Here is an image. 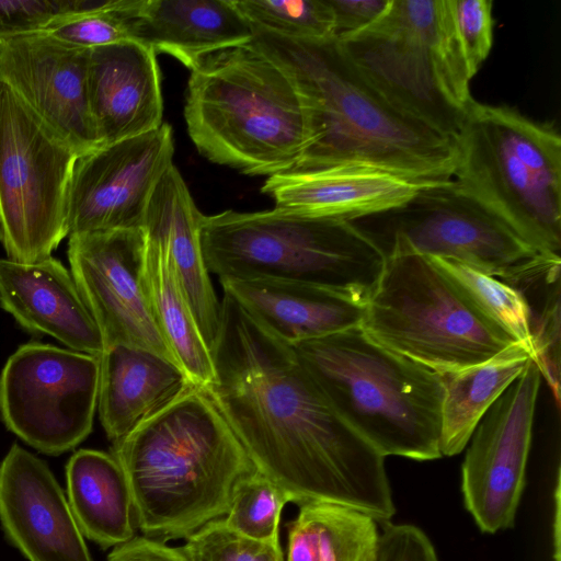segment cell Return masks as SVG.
I'll return each mask as SVG.
<instances>
[{
	"label": "cell",
	"instance_id": "cell-12",
	"mask_svg": "<svg viewBox=\"0 0 561 561\" xmlns=\"http://www.w3.org/2000/svg\"><path fill=\"white\" fill-rule=\"evenodd\" d=\"M100 357L30 342L0 374V419L41 453L57 456L92 432L98 407Z\"/></svg>",
	"mask_w": 561,
	"mask_h": 561
},
{
	"label": "cell",
	"instance_id": "cell-15",
	"mask_svg": "<svg viewBox=\"0 0 561 561\" xmlns=\"http://www.w3.org/2000/svg\"><path fill=\"white\" fill-rule=\"evenodd\" d=\"M173 133L150 131L101 146L77 158L68 187V236L141 229L152 192L173 164Z\"/></svg>",
	"mask_w": 561,
	"mask_h": 561
},
{
	"label": "cell",
	"instance_id": "cell-13",
	"mask_svg": "<svg viewBox=\"0 0 561 561\" xmlns=\"http://www.w3.org/2000/svg\"><path fill=\"white\" fill-rule=\"evenodd\" d=\"M541 373L531 359L476 427L461 466L467 511L489 534L513 527L525 488Z\"/></svg>",
	"mask_w": 561,
	"mask_h": 561
},
{
	"label": "cell",
	"instance_id": "cell-16",
	"mask_svg": "<svg viewBox=\"0 0 561 561\" xmlns=\"http://www.w3.org/2000/svg\"><path fill=\"white\" fill-rule=\"evenodd\" d=\"M90 49L46 32L0 39V79L79 156L100 147L90 113Z\"/></svg>",
	"mask_w": 561,
	"mask_h": 561
},
{
	"label": "cell",
	"instance_id": "cell-35",
	"mask_svg": "<svg viewBox=\"0 0 561 561\" xmlns=\"http://www.w3.org/2000/svg\"><path fill=\"white\" fill-rule=\"evenodd\" d=\"M107 0H0V39L44 32L57 20L103 7Z\"/></svg>",
	"mask_w": 561,
	"mask_h": 561
},
{
	"label": "cell",
	"instance_id": "cell-4",
	"mask_svg": "<svg viewBox=\"0 0 561 561\" xmlns=\"http://www.w3.org/2000/svg\"><path fill=\"white\" fill-rule=\"evenodd\" d=\"M184 117L202 156L249 175L294 170L313 137L291 78L251 44L213 54L191 70Z\"/></svg>",
	"mask_w": 561,
	"mask_h": 561
},
{
	"label": "cell",
	"instance_id": "cell-1",
	"mask_svg": "<svg viewBox=\"0 0 561 561\" xmlns=\"http://www.w3.org/2000/svg\"><path fill=\"white\" fill-rule=\"evenodd\" d=\"M205 393L259 472L298 506L327 502L386 523L396 513L385 457L334 410L291 345L229 295Z\"/></svg>",
	"mask_w": 561,
	"mask_h": 561
},
{
	"label": "cell",
	"instance_id": "cell-22",
	"mask_svg": "<svg viewBox=\"0 0 561 561\" xmlns=\"http://www.w3.org/2000/svg\"><path fill=\"white\" fill-rule=\"evenodd\" d=\"M232 297L262 328L297 343L360 325L365 304L332 288L279 279H224Z\"/></svg>",
	"mask_w": 561,
	"mask_h": 561
},
{
	"label": "cell",
	"instance_id": "cell-32",
	"mask_svg": "<svg viewBox=\"0 0 561 561\" xmlns=\"http://www.w3.org/2000/svg\"><path fill=\"white\" fill-rule=\"evenodd\" d=\"M289 495L257 470L237 486L226 525L238 534L261 541L278 539L280 514Z\"/></svg>",
	"mask_w": 561,
	"mask_h": 561
},
{
	"label": "cell",
	"instance_id": "cell-30",
	"mask_svg": "<svg viewBox=\"0 0 561 561\" xmlns=\"http://www.w3.org/2000/svg\"><path fill=\"white\" fill-rule=\"evenodd\" d=\"M472 304L535 360L529 307L516 288L454 260L431 257Z\"/></svg>",
	"mask_w": 561,
	"mask_h": 561
},
{
	"label": "cell",
	"instance_id": "cell-25",
	"mask_svg": "<svg viewBox=\"0 0 561 561\" xmlns=\"http://www.w3.org/2000/svg\"><path fill=\"white\" fill-rule=\"evenodd\" d=\"M67 500L84 537L102 549L136 537L131 494L112 454L79 449L66 465Z\"/></svg>",
	"mask_w": 561,
	"mask_h": 561
},
{
	"label": "cell",
	"instance_id": "cell-36",
	"mask_svg": "<svg viewBox=\"0 0 561 561\" xmlns=\"http://www.w3.org/2000/svg\"><path fill=\"white\" fill-rule=\"evenodd\" d=\"M459 48L472 79L488 58L493 45L491 0H449Z\"/></svg>",
	"mask_w": 561,
	"mask_h": 561
},
{
	"label": "cell",
	"instance_id": "cell-38",
	"mask_svg": "<svg viewBox=\"0 0 561 561\" xmlns=\"http://www.w3.org/2000/svg\"><path fill=\"white\" fill-rule=\"evenodd\" d=\"M334 16L335 38L357 33L377 21L390 0H327Z\"/></svg>",
	"mask_w": 561,
	"mask_h": 561
},
{
	"label": "cell",
	"instance_id": "cell-29",
	"mask_svg": "<svg viewBox=\"0 0 561 561\" xmlns=\"http://www.w3.org/2000/svg\"><path fill=\"white\" fill-rule=\"evenodd\" d=\"M560 267L558 255H540L528 268L506 284L526 299L535 363L560 404Z\"/></svg>",
	"mask_w": 561,
	"mask_h": 561
},
{
	"label": "cell",
	"instance_id": "cell-20",
	"mask_svg": "<svg viewBox=\"0 0 561 561\" xmlns=\"http://www.w3.org/2000/svg\"><path fill=\"white\" fill-rule=\"evenodd\" d=\"M423 186L369 167L335 165L271 175L262 192L279 208L353 221L396 207Z\"/></svg>",
	"mask_w": 561,
	"mask_h": 561
},
{
	"label": "cell",
	"instance_id": "cell-39",
	"mask_svg": "<svg viewBox=\"0 0 561 561\" xmlns=\"http://www.w3.org/2000/svg\"><path fill=\"white\" fill-rule=\"evenodd\" d=\"M106 561H187V559L179 547H171L167 542L141 535L113 548Z\"/></svg>",
	"mask_w": 561,
	"mask_h": 561
},
{
	"label": "cell",
	"instance_id": "cell-5",
	"mask_svg": "<svg viewBox=\"0 0 561 561\" xmlns=\"http://www.w3.org/2000/svg\"><path fill=\"white\" fill-rule=\"evenodd\" d=\"M291 346L337 414L383 457H442V374L360 325Z\"/></svg>",
	"mask_w": 561,
	"mask_h": 561
},
{
	"label": "cell",
	"instance_id": "cell-37",
	"mask_svg": "<svg viewBox=\"0 0 561 561\" xmlns=\"http://www.w3.org/2000/svg\"><path fill=\"white\" fill-rule=\"evenodd\" d=\"M377 561H438L430 538L410 524L383 523Z\"/></svg>",
	"mask_w": 561,
	"mask_h": 561
},
{
	"label": "cell",
	"instance_id": "cell-9",
	"mask_svg": "<svg viewBox=\"0 0 561 561\" xmlns=\"http://www.w3.org/2000/svg\"><path fill=\"white\" fill-rule=\"evenodd\" d=\"M360 328L383 347L439 374L480 364L516 343L433 259L420 254L385 259Z\"/></svg>",
	"mask_w": 561,
	"mask_h": 561
},
{
	"label": "cell",
	"instance_id": "cell-10",
	"mask_svg": "<svg viewBox=\"0 0 561 561\" xmlns=\"http://www.w3.org/2000/svg\"><path fill=\"white\" fill-rule=\"evenodd\" d=\"M78 157L0 79V241L9 260H47L68 236L67 194Z\"/></svg>",
	"mask_w": 561,
	"mask_h": 561
},
{
	"label": "cell",
	"instance_id": "cell-2",
	"mask_svg": "<svg viewBox=\"0 0 561 561\" xmlns=\"http://www.w3.org/2000/svg\"><path fill=\"white\" fill-rule=\"evenodd\" d=\"M251 26L250 44L291 78L311 115L312 142L291 171L363 165L424 185L453 180L457 142L393 105L337 38L298 39Z\"/></svg>",
	"mask_w": 561,
	"mask_h": 561
},
{
	"label": "cell",
	"instance_id": "cell-6",
	"mask_svg": "<svg viewBox=\"0 0 561 561\" xmlns=\"http://www.w3.org/2000/svg\"><path fill=\"white\" fill-rule=\"evenodd\" d=\"M208 273L224 279H279L335 289L366 304L383 268L380 251L351 221L285 208L205 216Z\"/></svg>",
	"mask_w": 561,
	"mask_h": 561
},
{
	"label": "cell",
	"instance_id": "cell-3",
	"mask_svg": "<svg viewBox=\"0 0 561 561\" xmlns=\"http://www.w3.org/2000/svg\"><path fill=\"white\" fill-rule=\"evenodd\" d=\"M137 529L163 542L224 518L238 484L256 471L202 389L195 388L113 443Z\"/></svg>",
	"mask_w": 561,
	"mask_h": 561
},
{
	"label": "cell",
	"instance_id": "cell-19",
	"mask_svg": "<svg viewBox=\"0 0 561 561\" xmlns=\"http://www.w3.org/2000/svg\"><path fill=\"white\" fill-rule=\"evenodd\" d=\"M0 307L32 333L101 357L104 342L71 273L53 256L33 264L0 259Z\"/></svg>",
	"mask_w": 561,
	"mask_h": 561
},
{
	"label": "cell",
	"instance_id": "cell-17",
	"mask_svg": "<svg viewBox=\"0 0 561 561\" xmlns=\"http://www.w3.org/2000/svg\"><path fill=\"white\" fill-rule=\"evenodd\" d=\"M0 523L28 561H92L49 467L18 444L0 462Z\"/></svg>",
	"mask_w": 561,
	"mask_h": 561
},
{
	"label": "cell",
	"instance_id": "cell-26",
	"mask_svg": "<svg viewBox=\"0 0 561 561\" xmlns=\"http://www.w3.org/2000/svg\"><path fill=\"white\" fill-rule=\"evenodd\" d=\"M531 359L527 350L515 343L485 362L442 374V456L450 457L463 450L483 415Z\"/></svg>",
	"mask_w": 561,
	"mask_h": 561
},
{
	"label": "cell",
	"instance_id": "cell-8",
	"mask_svg": "<svg viewBox=\"0 0 561 561\" xmlns=\"http://www.w3.org/2000/svg\"><path fill=\"white\" fill-rule=\"evenodd\" d=\"M337 41L393 105L456 141L474 99L449 0H390L377 21Z\"/></svg>",
	"mask_w": 561,
	"mask_h": 561
},
{
	"label": "cell",
	"instance_id": "cell-31",
	"mask_svg": "<svg viewBox=\"0 0 561 561\" xmlns=\"http://www.w3.org/2000/svg\"><path fill=\"white\" fill-rule=\"evenodd\" d=\"M234 4L251 25L286 37H335L334 16L327 0H234Z\"/></svg>",
	"mask_w": 561,
	"mask_h": 561
},
{
	"label": "cell",
	"instance_id": "cell-14",
	"mask_svg": "<svg viewBox=\"0 0 561 561\" xmlns=\"http://www.w3.org/2000/svg\"><path fill=\"white\" fill-rule=\"evenodd\" d=\"M67 254L70 273L105 348L118 344L140 347L178 364L159 331L148 296L142 229L70 234Z\"/></svg>",
	"mask_w": 561,
	"mask_h": 561
},
{
	"label": "cell",
	"instance_id": "cell-33",
	"mask_svg": "<svg viewBox=\"0 0 561 561\" xmlns=\"http://www.w3.org/2000/svg\"><path fill=\"white\" fill-rule=\"evenodd\" d=\"M140 2L141 0H107L99 9L57 20L44 32L68 44L89 49L136 41L134 19Z\"/></svg>",
	"mask_w": 561,
	"mask_h": 561
},
{
	"label": "cell",
	"instance_id": "cell-18",
	"mask_svg": "<svg viewBox=\"0 0 561 561\" xmlns=\"http://www.w3.org/2000/svg\"><path fill=\"white\" fill-rule=\"evenodd\" d=\"M156 55L138 41L90 49L87 91L100 147L162 124L163 100Z\"/></svg>",
	"mask_w": 561,
	"mask_h": 561
},
{
	"label": "cell",
	"instance_id": "cell-7",
	"mask_svg": "<svg viewBox=\"0 0 561 561\" xmlns=\"http://www.w3.org/2000/svg\"><path fill=\"white\" fill-rule=\"evenodd\" d=\"M455 183L542 254L561 250V138L550 124L473 100Z\"/></svg>",
	"mask_w": 561,
	"mask_h": 561
},
{
	"label": "cell",
	"instance_id": "cell-21",
	"mask_svg": "<svg viewBox=\"0 0 561 561\" xmlns=\"http://www.w3.org/2000/svg\"><path fill=\"white\" fill-rule=\"evenodd\" d=\"M197 208L181 173L171 164L148 203L142 231L167 251L199 332L211 352L220 323V302L206 268Z\"/></svg>",
	"mask_w": 561,
	"mask_h": 561
},
{
	"label": "cell",
	"instance_id": "cell-27",
	"mask_svg": "<svg viewBox=\"0 0 561 561\" xmlns=\"http://www.w3.org/2000/svg\"><path fill=\"white\" fill-rule=\"evenodd\" d=\"M145 240V283L159 331L192 383L206 390L215 378L211 353L199 332L165 249L146 234Z\"/></svg>",
	"mask_w": 561,
	"mask_h": 561
},
{
	"label": "cell",
	"instance_id": "cell-34",
	"mask_svg": "<svg viewBox=\"0 0 561 561\" xmlns=\"http://www.w3.org/2000/svg\"><path fill=\"white\" fill-rule=\"evenodd\" d=\"M179 549L187 561H285L279 540L261 541L213 520L184 539Z\"/></svg>",
	"mask_w": 561,
	"mask_h": 561
},
{
	"label": "cell",
	"instance_id": "cell-28",
	"mask_svg": "<svg viewBox=\"0 0 561 561\" xmlns=\"http://www.w3.org/2000/svg\"><path fill=\"white\" fill-rule=\"evenodd\" d=\"M377 522L351 507L308 502L287 524L286 561H377Z\"/></svg>",
	"mask_w": 561,
	"mask_h": 561
},
{
	"label": "cell",
	"instance_id": "cell-24",
	"mask_svg": "<svg viewBox=\"0 0 561 561\" xmlns=\"http://www.w3.org/2000/svg\"><path fill=\"white\" fill-rule=\"evenodd\" d=\"M134 35L193 70L213 54L250 44L253 32L234 0H141Z\"/></svg>",
	"mask_w": 561,
	"mask_h": 561
},
{
	"label": "cell",
	"instance_id": "cell-11",
	"mask_svg": "<svg viewBox=\"0 0 561 561\" xmlns=\"http://www.w3.org/2000/svg\"><path fill=\"white\" fill-rule=\"evenodd\" d=\"M351 222L383 259L454 260L504 283L542 254L454 180L423 186L404 203Z\"/></svg>",
	"mask_w": 561,
	"mask_h": 561
},
{
	"label": "cell",
	"instance_id": "cell-23",
	"mask_svg": "<svg viewBox=\"0 0 561 561\" xmlns=\"http://www.w3.org/2000/svg\"><path fill=\"white\" fill-rule=\"evenodd\" d=\"M196 387L174 362L151 351L113 345L100 357L98 410L113 443Z\"/></svg>",
	"mask_w": 561,
	"mask_h": 561
}]
</instances>
